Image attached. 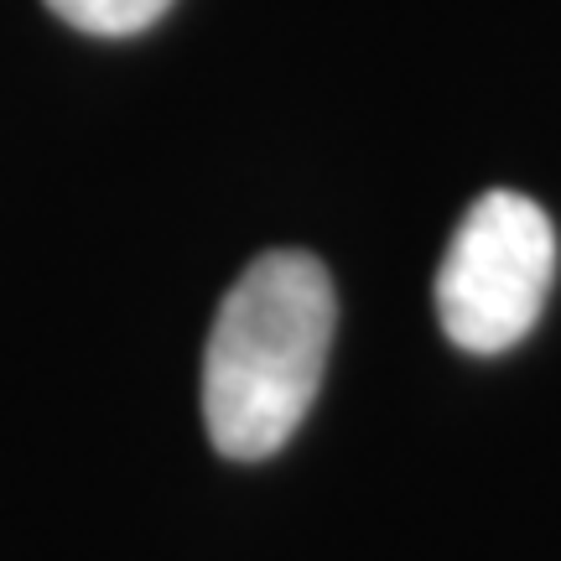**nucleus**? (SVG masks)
<instances>
[{
    "label": "nucleus",
    "mask_w": 561,
    "mask_h": 561,
    "mask_svg": "<svg viewBox=\"0 0 561 561\" xmlns=\"http://www.w3.org/2000/svg\"><path fill=\"white\" fill-rule=\"evenodd\" d=\"M47 5L89 37H136L167 16L172 0H47Z\"/></svg>",
    "instance_id": "7ed1b4c3"
},
{
    "label": "nucleus",
    "mask_w": 561,
    "mask_h": 561,
    "mask_svg": "<svg viewBox=\"0 0 561 561\" xmlns=\"http://www.w3.org/2000/svg\"><path fill=\"white\" fill-rule=\"evenodd\" d=\"M333 322L339 301L318 255L271 250L244 265L203 354V421L224 458L261 462L291 442L318 401Z\"/></svg>",
    "instance_id": "f257e3e1"
},
{
    "label": "nucleus",
    "mask_w": 561,
    "mask_h": 561,
    "mask_svg": "<svg viewBox=\"0 0 561 561\" xmlns=\"http://www.w3.org/2000/svg\"><path fill=\"white\" fill-rule=\"evenodd\" d=\"M557 280V229L515 187L483 193L462 214L437 265L442 333L468 354H504L536 328Z\"/></svg>",
    "instance_id": "f03ea898"
}]
</instances>
